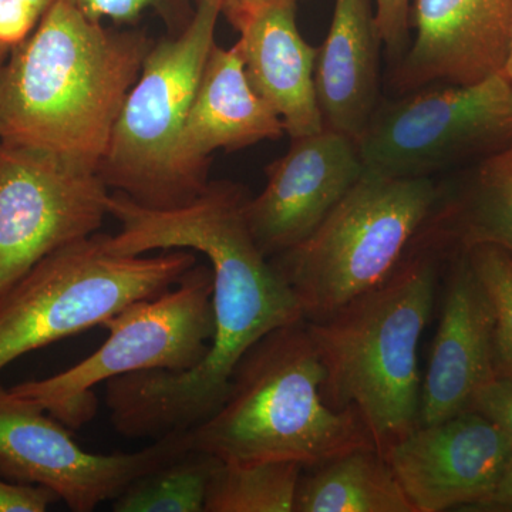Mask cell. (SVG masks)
<instances>
[{"label": "cell", "mask_w": 512, "mask_h": 512, "mask_svg": "<svg viewBox=\"0 0 512 512\" xmlns=\"http://www.w3.org/2000/svg\"><path fill=\"white\" fill-rule=\"evenodd\" d=\"M249 197L241 185L208 184L181 207H144L121 192L107 200L119 234L107 235L110 251L144 255L191 249L207 256L214 278L215 333L197 366L185 372L143 370L106 383L114 430L127 439H161L210 419L227 397L239 360L272 330L303 318L301 306L259 249L249 229Z\"/></svg>", "instance_id": "cell-1"}, {"label": "cell", "mask_w": 512, "mask_h": 512, "mask_svg": "<svg viewBox=\"0 0 512 512\" xmlns=\"http://www.w3.org/2000/svg\"><path fill=\"white\" fill-rule=\"evenodd\" d=\"M154 43L56 0L0 67V140L99 168Z\"/></svg>", "instance_id": "cell-2"}, {"label": "cell", "mask_w": 512, "mask_h": 512, "mask_svg": "<svg viewBox=\"0 0 512 512\" xmlns=\"http://www.w3.org/2000/svg\"><path fill=\"white\" fill-rule=\"evenodd\" d=\"M323 380L306 319L272 330L239 360L220 409L190 430L192 447L224 463L303 468L376 448L356 407L326 402Z\"/></svg>", "instance_id": "cell-3"}, {"label": "cell", "mask_w": 512, "mask_h": 512, "mask_svg": "<svg viewBox=\"0 0 512 512\" xmlns=\"http://www.w3.org/2000/svg\"><path fill=\"white\" fill-rule=\"evenodd\" d=\"M436 284L434 248L419 251L382 285L326 318L306 320L325 372L326 402L356 407L383 456L419 424V345Z\"/></svg>", "instance_id": "cell-4"}, {"label": "cell", "mask_w": 512, "mask_h": 512, "mask_svg": "<svg viewBox=\"0 0 512 512\" xmlns=\"http://www.w3.org/2000/svg\"><path fill=\"white\" fill-rule=\"evenodd\" d=\"M443 194L434 178L363 174L311 237L269 258L303 318H326L390 278L419 241Z\"/></svg>", "instance_id": "cell-5"}, {"label": "cell", "mask_w": 512, "mask_h": 512, "mask_svg": "<svg viewBox=\"0 0 512 512\" xmlns=\"http://www.w3.org/2000/svg\"><path fill=\"white\" fill-rule=\"evenodd\" d=\"M195 264L191 249L116 254L101 234L56 249L0 293V372L26 353L101 326L130 303L160 295Z\"/></svg>", "instance_id": "cell-6"}, {"label": "cell", "mask_w": 512, "mask_h": 512, "mask_svg": "<svg viewBox=\"0 0 512 512\" xmlns=\"http://www.w3.org/2000/svg\"><path fill=\"white\" fill-rule=\"evenodd\" d=\"M220 16L214 0H198L178 36L151 46L97 168L107 188L156 210L195 200L181 175L178 148Z\"/></svg>", "instance_id": "cell-7"}, {"label": "cell", "mask_w": 512, "mask_h": 512, "mask_svg": "<svg viewBox=\"0 0 512 512\" xmlns=\"http://www.w3.org/2000/svg\"><path fill=\"white\" fill-rule=\"evenodd\" d=\"M212 291L211 266L195 264L167 291L104 320L109 338L93 355L57 375L16 384L13 392L70 430L82 429L96 416L97 384L143 370L185 372L204 359L215 333Z\"/></svg>", "instance_id": "cell-8"}, {"label": "cell", "mask_w": 512, "mask_h": 512, "mask_svg": "<svg viewBox=\"0 0 512 512\" xmlns=\"http://www.w3.org/2000/svg\"><path fill=\"white\" fill-rule=\"evenodd\" d=\"M365 174L434 178L512 144V82L504 73L436 84L377 107L356 141Z\"/></svg>", "instance_id": "cell-9"}, {"label": "cell", "mask_w": 512, "mask_h": 512, "mask_svg": "<svg viewBox=\"0 0 512 512\" xmlns=\"http://www.w3.org/2000/svg\"><path fill=\"white\" fill-rule=\"evenodd\" d=\"M109 195L94 168L0 140V293L56 249L96 234Z\"/></svg>", "instance_id": "cell-10"}, {"label": "cell", "mask_w": 512, "mask_h": 512, "mask_svg": "<svg viewBox=\"0 0 512 512\" xmlns=\"http://www.w3.org/2000/svg\"><path fill=\"white\" fill-rule=\"evenodd\" d=\"M192 447L191 431L154 440L133 453L84 450L69 427L37 404L0 386V477L39 485L73 512L114 501L138 477Z\"/></svg>", "instance_id": "cell-11"}, {"label": "cell", "mask_w": 512, "mask_h": 512, "mask_svg": "<svg viewBox=\"0 0 512 512\" xmlns=\"http://www.w3.org/2000/svg\"><path fill=\"white\" fill-rule=\"evenodd\" d=\"M511 456V437L476 410L417 426L384 453L416 512L473 510Z\"/></svg>", "instance_id": "cell-12"}, {"label": "cell", "mask_w": 512, "mask_h": 512, "mask_svg": "<svg viewBox=\"0 0 512 512\" xmlns=\"http://www.w3.org/2000/svg\"><path fill=\"white\" fill-rule=\"evenodd\" d=\"M363 174L357 143L346 134L325 127L292 138L288 153L266 167L264 191L245 208L259 249L272 258L311 237Z\"/></svg>", "instance_id": "cell-13"}, {"label": "cell", "mask_w": 512, "mask_h": 512, "mask_svg": "<svg viewBox=\"0 0 512 512\" xmlns=\"http://www.w3.org/2000/svg\"><path fill=\"white\" fill-rule=\"evenodd\" d=\"M413 25L416 36L393 74L400 93L478 83L507 66L512 0H416Z\"/></svg>", "instance_id": "cell-14"}, {"label": "cell", "mask_w": 512, "mask_h": 512, "mask_svg": "<svg viewBox=\"0 0 512 512\" xmlns=\"http://www.w3.org/2000/svg\"><path fill=\"white\" fill-rule=\"evenodd\" d=\"M457 254L429 366L421 380L417 426L467 412L476 394L495 377L490 301L466 254Z\"/></svg>", "instance_id": "cell-15"}, {"label": "cell", "mask_w": 512, "mask_h": 512, "mask_svg": "<svg viewBox=\"0 0 512 512\" xmlns=\"http://www.w3.org/2000/svg\"><path fill=\"white\" fill-rule=\"evenodd\" d=\"M286 133L276 111L249 83L238 42L212 46L195 90L178 148V165L192 197L207 187L217 150L237 151Z\"/></svg>", "instance_id": "cell-16"}, {"label": "cell", "mask_w": 512, "mask_h": 512, "mask_svg": "<svg viewBox=\"0 0 512 512\" xmlns=\"http://www.w3.org/2000/svg\"><path fill=\"white\" fill-rule=\"evenodd\" d=\"M296 3L268 0L238 32L249 83L284 121L291 140L325 128L315 82L318 47L299 32Z\"/></svg>", "instance_id": "cell-17"}, {"label": "cell", "mask_w": 512, "mask_h": 512, "mask_svg": "<svg viewBox=\"0 0 512 512\" xmlns=\"http://www.w3.org/2000/svg\"><path fill=\"white\" fill-rule=\"evenodd\" d=\"M380 46L373 0H336L318 47L316 92L325 127L355 141L380 106Z\"/></svg>", "instance_id": "cell-18"}, {"label": "cell", "mask_w": 512, "mask_h": 512, "mask_svg": "<svg viewBox=\"0 0 512 512\" xmlns=\"http://www.w3.org/2000/svg\"><path fill=\"white\" fill-rule=\"evenodd\" d=\"M427 228L437 247L491 244L512 255V144L480 161L456 194H443Z\"/></svg>", "instance_id": "cell-19"}, {"label": "cell", "mask_w": 512, "mask_h": 512, "mask_svg": "<svg viewBox=\"0 0 512 512\" xmlns=\"http://www.w3.org/2000/svg\"><path fill=\"white\" fill-rule=\"evenodd\" d=\"M302 476L295 512H416L376 448L350 451Z\"/></svg>", "instance_id": "cell-20"}, {"label": "cell", "mask_w": 512, "mask_h": 512, "mask_svg": "<svg viewBox=\"0 0 512 512\" xmlns=\"http://www.w3.org/2000/svg\"><path fill=\"white\" fill-rule=\"evenodd\" d=\"M302 471L291 461H221L212 474L205 512H293Z\"/></svg>", "instance_id": "cell-21"}, {"label": "cell", "mask_w": 512, "mask_h": 512, "mask_svg": "<svg viewBox=\"0 0 512 512\" xmlns=\"http://www.w3.org/2000/svg\"><path fill=\"white\" fill-rule=\"evenodd\" d=\"M220 458L190 447L138 477L114 500V512H205Z\"/></svg>", "instance_id": "cell-22"}, {"label": "cell", "mask_w": 512, "mask_h": 512, "mask_svg": "<svg viewBox=\"0 0 512 512\" xmlns=\"http://www.w3.org/2000/svg\"><path fill=\"white\" fill-rule=\"evenodd\" d=\"M461 251L483 285L493 311L495 376L512 379V255L491 244Z\"/></svg>", "instance_id": "cell-23"}, {"label": "cell", "mask_w": 512, "mask_h": 512, "mask_svg": "<svg viewBox=\"0 0 512 512\" xmlns=\"http://www.w3.org/2000/svg\"><path fill=\"white\" fill-rule=\"evenodd\" d=\"M86 18L101 23L109 19L117 23H133L147 10H156L168 25H188L192 15L185 13L187 0H70Z\"/></svg>", "instance_id": "cell-24"}, {"label": "cell", "mask_w": 512, "mask_h": 512, "mask_svg": "<svg viewBox=\"0 0 512 512\" xmlns=\"http://www.w3.org/2000/svg\"><path fill=\"white\" fill-rule=\"evenodd\" d=\"M56 0H0V46L12 49L39 25Z\"/></svg>", "instance_id": "cell-25"}, {"label": "cell", "mask_w": 512, "mask_h": 512, "mask_svg": "<svg viewBox=\"0 0 512 512\" xmlns=\"http://www.w3.org/2000/svg\"><path fill=\"white\" fill-rule=\"evenodd\" d=\"M382 45L390 59L399 63L409 47L410 0H373Z\"/></svg>", "instance_id": "cell-26"}, {"label": "cell", "mask_w": 512, "mask_h": 512, "mask_svg": "<svg viewBox=\"0 0 512 512\" xmlns=\"http://www.w3.org/2000/svg\"><path fill=\"white\" fill-rule=\"evenodd\" d=\"M470 410L484 414L512 439V379L495 376L476 394Z\"/></svg>", "instance_id": "cell-27"}, {"label": "cell", "mask_w": 512, "mask_h": 512, "mask_svg": "<svg viewBox=\"0 0 512 512\" xmlns=\"http://www.w3.org/2000/svg\"><path fill=\"white\" fill-rule=\"evenodd\" d=\"M57 500V495L45 487L0 477V512H45Z\"/></svg>", "instance_id": "cell-28"}, {"label": "cell", "mask_w": 512, "mask_h": 512, "mask_svg": "<svg viewBox=\"0 0 512 512\" xmlns=\"http://www.w3.org/2000/svg\"><path fill=\"white\" fill-rule=\"evenodd\" d=\"M473 510L512 511V456L503 474H501L500 480L495 484L494 490L483 501H480Z\"/></svg>", "instance_id": "cell-29"}, {"label": "cell", "mask_w": 512, "mask_h": 512, "mask_svg": "<svg viewBox=\"0 0 512 512\" xmlns=\"http://www.w3.org/2000/svg\"><path fill=\"white\" fill-rule=\"evenodd\" d=\"M221 9V15L231 23L232 28L241 30L254 18L268 0H214Z\"/></svg>", "instance_id": "cell-30"}, {"label": "cell", "mask_w": 512, "mask_h": 512, "mask_svg": "<svg viewBox=\"0 0 512 512\" xmlns=\"http://www.w3.org/2000/svg\"><path fill=\"white\" fill-rule=\"evenodd\" d=\"M505 76L508 77V79L512 82V40H511V50H510V57H508L507 66H505L504 72Z\"/></svg>", "instance_id": "cell-31"}, {"label": "cell", "mask_w": 512, "mask_h": 512, "mask_svg": "<svg viewBox=\"0 0 512 512\" xmlns=\"http://www.w3.org/2000/svg\"><path fill=\"white\" fill-rule=\"evenodd\" d=\"M8 47L0 46V67H2V64L5 63L6 57H8L9 53Z\"/></svg>", "instance_id": "cell-32"}]
</instances>
